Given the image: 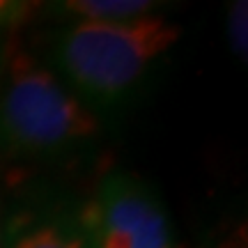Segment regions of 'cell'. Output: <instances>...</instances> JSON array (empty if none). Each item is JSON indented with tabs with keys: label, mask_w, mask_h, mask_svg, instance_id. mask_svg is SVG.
Segmentation results:
<instances>
[{
	"label": "cell",
	"mask_w": 248,
	"mask_h": 248,
	"mask_svg": "<svg viewBox=\"0 0 248 248\" xmlns=\"http://www.w3.org/2000/svg\"><path fill=\"white\" fill-rule=\"evenodd\" d=\"M248 5L246 0L232 2L230 12H228V35H230L232 51L237 58H241V62H246L248 53Z\"/></svg>",
	"instance_id": "cell-6"
},
{
	"label": "cell",
	"mask_w": 248,
	"mask_h": 248,
	"mask_svg": "<svg viewBox=\"0 0 248 248\" xmlns=\"http://www.w3.org/2000/svg\"><path fill=\"white\" fill-rule=\"evenodd\" d=\"M12 32H14V30L0 26V78H2V69H5V58H7V48H9Z\"/></svg>",
	"instance_id": "cell-7"
},
{
	"label": "cell",
	"mask_w": 248,
	"mask_h": 248,
	"mask_svg": "<svg viewBox=\"0 0 248 248\" xmlns=\"http://www.w3.org/2000/svg\"><path fill=\"white\" fill-rule=\"evenodd\" d=\"M163 2L156 0H67L58 2L55 9L76 16L80 21H104V23H120V21H136V18L159 14Z\"/></svg>",
	"instance_id": "cell-5"
},
{
	"label": "cell",
	"mask_w": 248,
	"mask_h": 248,
	"mask_svg": "<svg viewBox=\"0 0 248 248\" xmlns=\"http://www.w3.org/2000/svg\"><path fill=\"white\" fill-rule=\"evenodd\" d=\"M0 248H5V204L0 198Z\"/></svg>",
	"instance_id": "cell-8"
},
{
	"label": "cell",
	"mask_w": 248,
	"mask_h": 248,
	"mask_svg": "<svg viewBox=\"0 0 248 248\" xmlns=\"http://www.w3.org/2000/svg\"><path fill=\"white\" fill-rule=\"evenodd\" d=\"M182 32L161 12L120 23L78 21L53 35L44 64L104 122L147 92Z\"/></svg>",
	"instance_id": "cell-2"
},
{
	"label": "cell",
	"mask_w": 248,
	"mask_h": 248,
	"mask_svg": "<svg viewBox=\"0 0 248 248\" xmlns=\"http://www.w3.org/2000/svg\"><path fill=\"white\" fill-rule=\"evenodd\" d=\"M85 216L92 232L115 234L129 248H186L175 241L159 195L129 172H108L85 200Z\"/></svg>",
	"instance_id": "cell-3"
},
{
	"label": "cell",
	"mask_w": 248,
	"mask_h": 248,
	"mask_svg": "<svg viewBox=\"0 0 248 248\" xmlns=\"http://www.w3.org/2000/svg\"><path fill=\"white\" fill-rule=\"evenodd\" d=\"M5 248H94L85 202L55 191H30L5 207Z\"/></svg>",
	"instance_id": "cell-4"
},
{
	"label": "cell",
	"mask_w": 248,
	"mask_h": 248,
	"mask_svg": "<svg viewBox=\"0 0 248 248\" xmlns=\"http://www.w3.org/2000/svg\"><path fill=\"white\" fill-rule=\"evenodd\" d=\"M104 122L12 32L0 78V175L74 163L97 147Z\"/></svg>",
	"instance_id": "cell-1"
}]
</instances>
